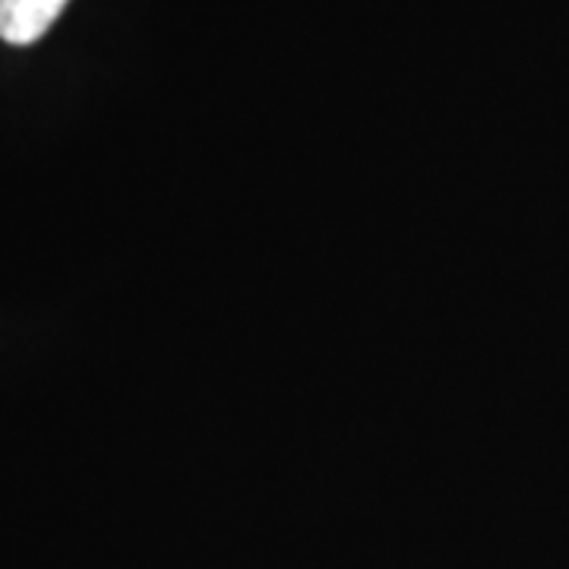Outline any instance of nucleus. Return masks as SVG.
<instances>
[{"label":"nucleus","instance_id":"f257e3e1","mask_svg":"<svg viewBox=\"0 0 569 569\" xmlns=\"http://www.w3.org/2000/svg\"><path fill=\"white\" fill-rule=\"evenodd\" d=\"M63 7L67 0H0V39L7 44L39 41Z\"/></svg>","mask_w":569,"mask_h":569}]
</instances>
